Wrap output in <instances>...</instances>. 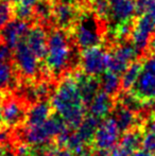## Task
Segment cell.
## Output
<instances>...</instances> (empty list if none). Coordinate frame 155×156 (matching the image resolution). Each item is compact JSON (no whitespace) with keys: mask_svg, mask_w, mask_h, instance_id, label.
I'll return each instance as SVG.
<instances>
[{"mask_svg":"<svg viewBox=\"0 0 155 156\" xmlns=\"http://www.w3.org/2000/svg\"><path fill=\"white\" fill-rule=\"evenodd\" d=\"M143 150L152 153L155 155V133L153 132H143V144H141Z\"/></svg>","mask_w":155,"mask_h":156,"instance_id":"cell-27","label":"cell"},{"mask_svg":"<svg viewBox=\"0 0 155 156\" xmlns=\"http://www.w3.org/2000/svg\"><path fill=\"white\" fill-rule=\"evenodd\" d=\"M141 70H143V63L135 61L130 64V66L126 68L121 76V87L123 90H130L134 86L140 76Z\"/></svg>","mask_w":155,"mask_h":156,"instance_id":"cell-24","label":"cell"},{"mask_svg":"<svg viewBox=\"0 0 155 156\" xmlns=\"http://www.w3.org/2000/svg\"><path fill=\"white\" fill-rule=\"evenodd\" d=\"M100 87L104 93H106L114 98L115 96H118L120 93V86H121V81L120 76L115 72L105 70L101 76H99Z\"/></svg>","mask_w":155,"mask_h":156,"instance_id":"cell-21","label":"cell"},{"mask_svg":"<svg viewBox=\"0 0 155 156\" xmlns=\"http://www.w3.org/2000/svg\"><path fill=\"white\" fill-rule=\"evenodd\" d=\"M155 32V8L139 15L132 30V44L138 51H143L149 45L152 35Z\"/></svg>","mask_w":155,"mask_h":156,"instance_id":"cell-8","label":"cell"},{"mask_svg":"<svg viewBox=\"0 0 155 156\" xmlns=\"http://www.w3.org/2000/svg\"><path fill=\"white\" fill-rule=\"evenodd\" d=\"M148 46H149L150 52L153 54V56L155 58V32L153 33V35H152V37H151V39H150L149 45Z\"/></svg>","mask_w":155,"mask_h":156,"instance_id":"cell-32","label":"cell"},{"mask_svg":"<svg viewBox=\"0 0 155 156\" xmlns=\"http://www.w3.org/2000/svg\"><path fill=\"white\" fill-rule=\"evenodd\" d=\"M39 0H20L18 3L13 6L15 18L21 19V20L30 21L34 18V12Z\"/></svg>","mask_w":155,"mask_h":156,"instance_id":"cell-23","label":"cell"},{"mask_svg":"<svg viewBox=\"0 0 155 156\" xmlns=\"http://www.w3.org/2000/svg\"><path fill=\"white\" fill-rule=\"evenodd\" d=\"M135 5L137 14L143 15L155 8V0H136Z\"/></svg>","mask_w":155,"mask_h":156,"instance_id":"cell-28","label":"cell"},{"mask_svg":"<svg viewBox=\"0 0 155 156\" xmlns=\"http://www.w3.org/2000/svg\"><path fill=\"white\" fill-rule=\"evenodd\" d=\"M90 5L96 16L101 19H108V15H110L108 0H90Z\"/></svg>","mask_w":155,"mask_h":156,"instance_id":"cell-26","label":"cell"},{"mask_svg":"<svg viewBox=\"0 0 155 156\" xmlns=\"http://www.w3.org/2000/svg\"><path fill=\"white\" fill-rule=\"evenodd\" d=\"M25 41L30 49L32 50V52L37 56L39 61L44 60L46 58L48 46V35L43 25H41V23L31 25Z\"/></svg>","mask_w":155,"mask_h":156,"instance_id":"cell-15","label":"cell"},{"mask_svg":"<svg viewBox=\"0 0 155 156\" xmlns=\"http://www.w3.org/2000/svg\"><path fill=\"white\" fill-rule=\"evenodd\" d=\"M52 112H53V107L51 105V102H48L47 100L33 103L31 107L28 109L25 124L27 126L43 124L52 116Z\"/></svg>","mask_w":155,"mask_h":156,"instance_id":"cell-18","label":"cell"},{"mask_svg":"<svg viewBox=\"0 0 155 156\" xmlns=\"http://www.w3.org/2000/svg\"><path fill=\"white\" fill-rule=\"evenodd\" d=\"M31 27L30 21L14 18L3 28L1 31V39L14 50L20 41H25Z\"/></svg>","mask_w":155,"mask_h":156,"instance_id":"cell-13","label":"cell"},{"mask_svg":"<svg viewBox=\"0 0 155 156\" xmlns=\"http://www.w3.org/2000/svg\"><path fill=\"white\" fill-rule=\"evenodd\" d=\"M73 37L77 46L83 50L100 46L102 33L95 17L91 15L80 17L73 26Z\"/></svg>","mask_w":155,"mask_h":156,"instance_id":"cell-5","label":"cell"},{"mask_svg":"<svg viewBox=\"0 0 155 156\" xmlns=\"http://www.w3.org/2000/svg\"><path fill=\"white\" fill-rule=\"evenodd\" d=\"M101 119L88 114L87 116H85L84 120H83L82 123L80 124V126L77 129L76 133L80 136V138L86 144H93L95 134L97 132L99 125L101 124Z\"/></svg>","mask_w":155,"mask_h":156,"instance_id":"cell-20","label":"cell"},{"mask_svg":"<svg viewBox=\"0 0 155 156\" xmlns=\"http://www.w3.org/2000/svg\"><path fill=\"white\" fill-rule=\"evenodd\" d=\"M113 114H114L113 117H114L120 132L124 133L129 129L136 127L137 121H138V117H137L136 113L117 103L113 109Z\"/></svg>","mask_w":155,"mask_h":156,"instance_id":"cell-19","label":"cell"},{"mask_svg":"<svg viewBox=\"0 0 155 156\" xmlns=\"http://www.w3.org/2000/svg\"><path fill=\"white\" fill-rule=\"evenodd\" d=\"M68 129V125L58 115H52L46 122L35 126L23 129L20 138L23 144L33 147H41L50 144L53 138Z\"/></svg>","mask_w":155,"mask_h":156,"instance_id":"cell-3","label":"cell"},{"mask_svg":"<svg viewBox=\"0 0 155 156\" xmlns=\"http://www.w3.org/2000/svg\"><path fill=\"white\" fill-rule=\"evenodd\" d=\"M75 76L77 84L80 90L81 97L83 99V102L86 106H88L89 103L93 99V97L98 94L100 87L99 79L96 76H91L84 73L83 71H77L72 74Z\"/></svg>","mask_w":155,"mask_h":156,"instance_id":"cell-16","label":"cell"},{"mask_svg":"<svg viewBox=\"0 0 155 156\" xmlns=\"http://www.w3.org/2000/svg\"><path fill=\"white\" fill-rule=\"evenodd\" d=\"M4 1H6L8 3H10L11 5H15L16 3H18L20 0H4Z\"/></svg>","mask_w":155,"mask_h":156,"instance_id":"cell-35","label":"cell"},{"mask_svg":"<svg viewBox=\"0 0 155 156\" xmlns=\"http://www.w3.org/2000/svg\"><path fill=\"white\" fill-rule=\"evenodd\" d=\"M53 111L63 118L69 129H77L86 116V105L83 102L75 76H67L52 96Z\"/></svg>","mask_w":155,"mask_h":156,"instance_id":"cell-1","label":"cell"},{"mask_svg":"<svg viewBox=\"0 0 155 156\" xmlns=\"http://www.w3.org/2000/svg\"><path fill=\"white\" fill-rule=\"evenodd\" d=\"M143 132L141 129H131L129 131L124 132V134L121 137V142L120 146H122L124 149L130 151L131 153L139 150L143 144Z\"/></svg>","mask_w":155,"mask_h":156,"instance_id":"cell-22","label":"cell"},{"mask_svg":"<svg viewBox=\"0 0 155 156\" xmlns=\"http://www.w3.org/2000/svg\"><path fill=\"white\" fill-rule=\"evenodd\" d=\"M138 50L133 44L119 45L114 51L107 53L106 70L122 76L130 64L135 62L138 56Z\"/></svg>","mask_w":155,"mask_h":156,"instance_id":"cell-9","label":"cell"},{"mask_svg":"<svg viewBox=\"0 0 155 156\" xmlns=\"http://www.w3.org/2000/svg\"><path fill=\"white\" fill-rule=\"evenodd\" d=\"M73 52L69 36L63 29H55L48 35L46 69L50 74L58 76L69 67Z\"/></svg>","mask_w":155,"mask_h":156,"instance_id":"cell-2","label":"cell"},{"mask_svg":"<svg viewBox=\"0 0 155 156\" xmlns=\"http://www.w3.org/2000/svg\"><path fill=\"white\" fill-rule=\"evenodd\" d=\"M152 116L155 118V101H154V104H153V114H152Z\"/></svg>","mask_w":155,"mask_h":156,"instance_id":"cell-36","label":"cell"},{"mask_svg":"<svg viewBox=\"0 0 155 156\" xmlns=\"http://www.w3.org/2000/svg\"><path fill=\"white\" fill-rule=\"evenodd\" d=\"M0 127H4L3 126V119H2V97L0 94Z\"/></svg>","mask_w":155,"mask_h":156,"instance_id":"cell-34","label":"cell"},{"mask_svg":"<svg viewBox=\"0 0 155 156\" xmlns=\"http://www.w3.org/2000/svg\"><path fill=\"white\" fill-rule=\"evenodd\" d=\"M107 53L100 46L83 50L81 54V67L84 73L91 76H100L106 70Z\"/></svg>","mask_w":155,"mask_h":156,"instance_id":"cell-10","label":"cell"},{"mask_svg":"<svg viewBox=\"0 0 155 156\" xmlns=\"http://www.w3.org/2000/svg\"><path fill=\"white\" fill-rule=\"evenodd\" d=\"M117 97V103H119L122 106L126 107L128 109L134 112V113L140 112L145 107V105H147L140 99L137 98L134 94L131 93L130 90H124L122 93H119Z\"/></svg>","mask_w":155,"mask_h":156,"instance_id":"cell-25","label":"cell"},{"mask_svg":"<svg viewBox=\"0 0 155 156\" xmlns=\"http://www.w3.org/2000/svg\"><path fill=\"white\" fill-rule=\"evenodd\" d=\"M146 104L155 101V58H150L143 64V70L135 85L130 89Z\"/></svg>","mask_w":155,"mask_h":156,"instance_id":"cell-7","label":"cell"},{"mask_svg":"<svg viewBox=\"0 0 155 156\" xmlns=\"http://www.w3.org/2000/svg\"><path fill=\"white\" fill-rule=\"evenodd\" d=\"M0 156H16L15 150L11 149L9 144L0 147Z\"/></svg>","mask_w":155,"mask_h":156,"instance_id":"cell-30","label":"cell"},{"mask_svg":"<svg viewBox=\"0 0 155 156\" xmlns=\"http://www.w3.org/2000/svg\"><path fill=\"white\" fill-rule=\"evenodd\" d=\"M48 1H51L52 2V1H58V0H48Z\"/></svg>","mask_w":155,"mask_h":156,"instance_id":"cell-37","label":"cell"},{"mask_svg":"<svg viewBox=\"0 0 155 156\" xmlns=\"http://www.w3.org/2000/svg\"><path fill=\"white\" fill-rule=\"evenodd\" d=\"M132 153L130 151H128L126 149H124L122 146H116L114 149H112L111 152V156H131Z\"/></svg>","mask_w":155,"mask_h":156,"instance_id":"cell-29","label":"cell"},{"mask_svg":"<svg viewBox=\"0 0 155 156\" xmlns=\"http://www.w3.org/2000/svg\"><path fill=\"white\" fill-rule=\"evenodd\" d=\"M120 133L114 117H107L101 122L93 137V144L97 150H112L116 147Z\"/></svg>","mask_w":155,"mask_h":156,"instance_id":"cell-11","label":"cell"},{"mask_svg":"<svg viewBox=\"0 0 155 156\" xmlns=\"http://www.w3.org/2000/svg\"><path fill=\"white\" fill-rule=\"evenodd\" d=\"M131 156H155L154 154H152V153H150V152H148V151H146V150H137V151H135V152H133L132 154H131Z\"/></svg>","mask_w":155,"mask_h":156,"instance_id":"cell-31","label":"cell"},{"mask_svg":"<svg viewBox=\"0 0 155 156\" xmlns=\"http://www.w3.org/2000/svg\"><path fill=\"white\" fill-rule=\"evenodd\" d=\"M27 104L21 98L11 93L2 94V119L5 129H18L26 123Z\"/></svg>","mask_w":155,"mask_h":156,"instance_id":"cell-6","label":"cell"},{"mask_svg":"<svg viewBox=\"0 0 155 156\" xmlns=\"http://www.w3.org/2000/svg\"><path fill=\"white\" fill-rule=\"evenodd\" d=\"M110 1V15L108 19L113 26L131 23L136 13L134 0H108Z\"/></svg>","mask_w":155,"mask_h":156,"instance_id":"cell-14","label":"cell"},{"mask_svg":"<svg viewBox=\"0 0 155 156\" xmlns=\"http://www.w3.org/2000/svg\"><path fill=\"white\" fill-rule=\"evenodd\" d=\"M93 156H111L110 153L107 151H104V150H97V152H95L93 154Z\"/></svg>","mask_w":155,"mask_h":156,"instance_id":"cell-33","label":"cell"},{"mask_svg":"<svg viewBox=\"0 0 155 156\" xmlns=\"http://www.w3.org/2000/svg\"><path fill=\"white\" fill-rule=\"evenodd\" d=\"M79 19L78 5L68 0H58L52 8V20L60 29L75 26Z\"/></svg>","mask_w":155,"mask_h":156,"instance_id":"cell-12","label":"cell"},{"mask_svg":"<svg viewBox=\"0 0 155 156\" xmlns=\"http://www.w3.org/2000/svg\"><path fill=\"white\" fill-rule=\"evenodd\" d=\"M114 107L115 105L113 97L101 90L98 91V94L93 97L91 102L89 103L88 113L89 115H93L99 119L104 120L112 113Z\"/></svg>","mask_w":155,"mask_h":156,"instance_id":"cell-17","label":"cell"},{"mask_svg":"<svg viewBox=\"0 0 155 156\" xmlns=\"http://www.w3.org/2000/svg\"><path fill=\"white\" fill-rule=\"evenodd\" d=\"M13 62L17 73L23 80L35 81L41 71V64L26 41H20L13 50Z\"/></svg>","mask_w":155,"mask_h":156,"instance_id":"cell-4","label":"cell"}]
</instances>
